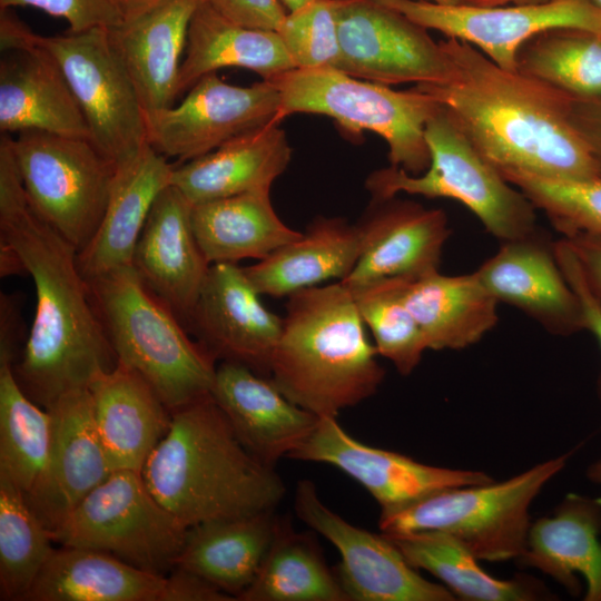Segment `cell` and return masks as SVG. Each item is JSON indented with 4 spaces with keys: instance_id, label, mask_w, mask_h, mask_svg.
Returning a JSON list of instances; mask_svg holds the SVG:
<instances>
[{
    "instance_id": "6da1fadb",
    "label": "cell",
    "mask_w": 601,
    "mask_h": 601,
    "mask_svg": "<svg viewBox=\"0 0 601 601\" xmlns=\"http://www.w3.org/2000/svg\"><path fill=\"white\" fill-rule=\"evenodd\" d=\"M0 137V240L21 258L36 288V312L14 366L17 381L49 408L63 394L88 388L117 356L77 265V249L31 207L11 147Z\"/></svg>"
},
{
    "instance_id": "7a4b0ae2",
    "label": "cell",
    "mask_w": 601,
    "mask_h": 601,
    "mask_svg": "<svg viewBox=\"0 0 601 601\" xmlns=\"http://www.w3.org/2000/svg\"><path fill=\"white\" fill-rule=\"evenodd\" d=\"M440 45L451 63L450 78L414 88L439 101L487 162L552 179L599 177L570 121L569 93L501 68L465 41L447 38Z\"/></svg>"
},
{
    "instance_id": "3957f363",
    "label": "cell",
    "mask_w": 601,
    "mask_h": 601,
    "mask_svg": "<svg viewBox=\"0 0 601 601\" xmlns=\"http://www.w3.org/2000/svg\"><path fill=\"white\" fill-rule=\"evenodd\" d=\"M140 473L186 528L273 511L286 493L274 467L240 443L211 395L171 412L167 433Z\"/></svg>"
},
{
    "instance_id": "277c9868",
    "label": "cell",
    "mask_w": 601,
    "mask_h": 601,
    "mask_svg": "<svg viewBox=\"0 0 601 601\" xmlns=\"http://www.w3.org/2000/svg\"><path fill=\"white\" fill-rule=\"evenodd\" d=\"M352 292L339 280L288 296L270 380L318 417L374 395L385 370L377 362Z\"/></svg>"
},
{
    "instance_id": "5b68a950",
    "label": "cell",
    "mask_w": 601,
    "mask_h": 601,
    "mask_svg": "<svg viewBox=\"0 0 601 601\" xmlns=\"http://www.w3.org/2000/svg\"><path fill=\"white\" fill-rule=\"evenodd\" d=\"M88 284L117 361L138 372L171 412L210 395L216 359L132 265Z\"/></svg>"
},
{
    "instance_id": "8992f818",
    "label": "cell",
    "mask_w": 601,
    "mask_h": 601,
    "mask_svg": "<svg viewBox=\"0 0 601 601\" xmlns=\"http://www.w3.org/2000/svg\"><path fill=\"white\" fill-rule=\"evenodd\" d=\"M268 81L280 96V121L293 114L324 115L352 138L364 131L381 136L388 146L391 166L411 175L428 168L425 126L441 108L433 96L414 87L394 90L332 67L295 68Z\"/></svg>"
},
{
    "instance_id": "52a82bcc",
    "label": "cell",
    "mask_w": 601,
    "mask_h": 601,
    "mask_svg": "<svg viewBox=\"0 0 601 601\" xmlns=\"http://www.w3.org/2000/svg\"><path fill=\"white\" fill-rule=\"evenodd\" d=\"M425 139L431 154L428 168L411 175L390 165L371 173L365 187L373 199L400 193L451 198L469 208L485 230L502 242L539 229L534 205L480 155L442 106L428 119Z\"/></svg>"
},
{
    "instance_id": "ba28073f",
    "label": "cell",
    "mask_w": 601,
    "mask_h": 601,
    "mask_svg": "<svg viewBox=\"0 0 601 601\" xmlns=\"http://www.w3.org/2000/svg\"><path fill=\"white\" fill-rule=\"evenodd\" d=\"M571 454L558 455L501 482L442 491L397 512L380 514V530L441 531L480 561L518 560L526 545L532 502L564 469Z\"/></svg>"
},
{
    "instance_id": "9c48e42d",
    "label": "cell",
    "mask_w": 601,
    "mask_h": 601,
    "mask_svg": "<svg viewBox=\"0 0 601 601\" xmlns=\"http://www.w3.org/2000/svg\"><path fill=\"white\" fill-rule=\"evenodd\" d=\"M11 147L31 207L81 250L104 217L116 166L89 138L26 130Z\"/></svg>"
},
{
    "instance_id": "30bf717a",
    "label": "cell",
    "mask_w": 601,
    "mask_h": 601,
    "mask_svg": "<svg viewBox=\"0 0 601 601\" xmlns=\"http://www.w3.org/2000/svg\"><path fill=\"white\" fill-rule=\"evenodd\" d=\"M187 529L156 500L140 472L118 470L49 533L60 545L102 551L165 575L175 568Z\"/></svg>"
},
{
    "instance_id": "8fae6325",
    "label": "cell",
    "mask_w": 601,
    "mask_h": 601,
    "mask_svg": "<svg viewBox=\"0 0 601 601\" xmlns=\"http://www.w3.org/2000/svg\"><path fill=\"white\" fill-rule=\"evenodd\" d=\"M24 37L21 49L32 43L56 60L82 111L90 140L116 168L148 145L145 111L109 28L49 37L29 29Z\"/></svg>"
},
{
    "instance_id": "7c38bea8",
    "label": "cell",
    "mask_w": 601,
    "mask_h": 601,
    "mask_svg": "<svg viewBox=\"0 0 601 601\" xmlns=\"http://www.w3.org/2000/svg\"><path fill=\"white\" fill-rule=\"evenodd\" d=\"M280 96L268 80L242 87L216 72L201 77L176 106L145 112L148 145L183 164L204 156L228 140L280 122Z\"/></svg>"
},
{
    "instance_id": "4fadbf2b",
    "label": "cell",
    "mask_w": 601,
    "mask_h": 601,
    "mask_svg": "<svg viewBox=\"0 0 601 601\" xmlns=\"http://www.w3.org/2000/svg\"><path fill=\"white\" fill-rule=\"evenodd\" d=\"M339 55L334 68L386 86L437 83L451 73L449 57L427 29L373 0H341Z\"/></svg>"
},
{
    "instance_id": "5bb4252c",
    "label": "cell",
    "mask_w": 601,
    "mask_h": 601,
    "mask_svg": "<svg viewBox=\"0 0 601 601\" xmlns=\"http://www.w3.org/2000/svg\"><path fill=\"white\" fill-rule=\"evenodd\" d=\"M425 29L465 41L503 69L518 70L519 49L550 29L573 28L601 35V8L592 0H550L505 7L440 4L426 0H373Z\"/></svg>"
},
{
    "instance_id": "9a60e30c",
    "label": "cell",
    "mask_w": 601,
    "mask_h": 601,
    "mask_svg": "<svg viewBox=\"0 0 601 601\" xmlns=\"http://www.w3.org/2000/svg\"><path fill=\"white\" fill-rule=\"evenodd\" d=\"M295 512L338 551L335 571L349 601H453L443 584L424 579L383 533L353 525L321 500L311 480L297 483Z\"/></svg>"
},
{
    "instance_id": "2e32d148",
    "label": "cell",
    "mask_w": 601,
    "mask_h": 601,
    "mask_svg": "<svg viewBox=\"0 0 601 601\" xmlns=\"http://www.w3.org/2000/svg\"><path fill=\"white\" fill-rule=\"evenodd\" d=\"M288 457L343 471L374 497L380 514L397 512L442 491L493 481L482 471L428 465L364 444L349 435L336 417H319L312 434Z\"/></svg>"
},
{
    "instance_id": "e0dca14e",
    "label": "cell",
    "mask_w": 601,
    "mask_h": 601,
    "mask_svg": "<svg viewBox=\"0 0 601 601\" xmlns=\"http://www.w3.org/2000/svg\"><path fill=\"white\" fill-rule=\"evenodd\" d=\"M259 296L243 267L211 264L185 327L216 361L237 363L269 377L283 318Z\"/></svg>"
},
{
    "instance_id": "ac0fdd59",
    "label": "cell",
    "mask_w": 601,
    "mask_h": 601,
    "mask_svg": "<svg viewBox=\"0 0 601 601\" xmlns=\"http://www.w3.org/2000/svg\"><path fill=\"white\" fill-rule=\"evenodd\" d=\"M47 410L52 421L48 460L40 477L24 495L50 532L112 470L96 427L89 388L68 392Z\"/></svg>"
},
{
    "instance_id": "d6986e66",
    "label": "cell",
    "mask_w": 601,
    "mask_h": 601,
    "mask_svg": "<svg viewBox=\"0 0 601 601\" xmlns=\"http://www.w3.org/2000/svg\"><path fill=\"white\" fill-rule=\"evenodd\" d=\"M475 273L499 303L518 308L548 333L571 336L585 329L581 303L556 260L554 242L539 229L503 242Z\"/></svg>"
},
{
    "instance_id": "ffe728a7",
    "label": "cell",
    "mask_w": 601,
    "mask_h": 601,
    "mask_svg": "<svg viewBox=\"0 0 601 601\" xmlns=\"http://www.w3.org/2000/svg\"><path fill=\"white\" fill-rule=\"evenodd\" d=\"M356 225L361 234L359 257L351 274L339 280L349 289L439 269L451 235L443 209L426 208L396 196L373 199Z\"/></svg>"
},
{
    "instance_id": "44dd1931",
    "label": "cell",
    "mask_w": 601,
    "mask_h": 601,
    "mask_svg": "<svg viewBox=\"0 0 601 601\" xmlns=\"http://www.w3.org/2000/svg\"><path fill=\"white\" fill-rule=\"evenodd\" d=\"M210 395L245 449L273 467L288 457L319 421L284 395L270 377L237 363L217 366Z\"/></svg>"
},
{
    "instance_id": "7402d4cb",
    "label": "cell",
    "mask_w": 601,
    "mask_h": 601,
    "mask_svg": "<svg viewBox=\"0 0 601 601\" xmlns=\"http://www.w3.org/2000/svg\"><path fill=\"white\" fill-rule=\"evenodd\" d=\"M132 266L185 326L210 264L193 230L191 204L171 185L160 191L149 211Z\"/></svg>"
},
{
    "instance_id": "603a6c76",
    "label": "cell",
    "mask_w": 601,
    "mask_h": 601,
    "mask_svg": "<svg viewBox=\"0 0 601 601\" xmlns=\"http://www.w3.org/2000/svg\"><path fill=\"white\" fill-rule=\"evenodd\" d=\"M40 130L90 139L70 85L56 60L32 43L0 60V132Z\"/></svg>"
},
{
    "instance_id": "cb8c5ba5",
    "label": "cell",
    "mask_w": 601,
    "mask_h": 601,
    "mask_svg": "<svg viewBox=\"0 0 601 601\" xmlns=\"http://www.w3.org/2000/svg\"><path fill=\"white\" fill-rule=\"evenodd\" d=\"M88 388L111 470L141 472L169 428L171 411L138 372L121 362L96 376Z\"/></svg>"
},
{
    "instance_id": "d4e9b609",
    "label": "cell",
    "mask_w": 601,
    "mask_h": 601,
    "mask_svg": "<svg viewBox=\"0 0 601 601\" xmlns=\"http://www.w3.org/2000/svg\"><path fill=\"white\" fill-rule=\"evenodd\" d=\"M173 169L149 145L117 167L104 217L90 242L77 253L78 268L87 282L132 265L149 211L170 185Z\"/></svg>"
},
{
    "instance_id": "484cf974",
    "label": "cell",
    "mask_w": 601,
    "mask_h": 601,
    "mask_svg": "<svg viewBox=\"0 0 601 601\" xmlns=\"http://www.w3.org/2000/svg\"><path fill=\"white\" fill-rule=\"evenodd\" d=\"M270 122L242 134L215 150L174 166L170 185L191 204L252 191H270L287 168L292 148Z\"/></svg>"
},
{
    "instance_id": "4316f807",
    "label": "cell",
    "mask_w": 601,
    "mask_h": 601,
    "mask_svg": "<svg viewBox=\"0 0 601 601\" xmlns=\"http://www.w3.org/2000/svg\"><path fill=\"white\" fill-rule=\"evenodd\" d=\"M201 0H169L109 29L145 112L173 106L190 20Z\"/></svg>"
},
{
    "instance_id": "83f0119b",
    "label": "cell",
    "mask_w": 601,
    "mask_h": 601,
    "mask_svg": "<svg viewBox=\"0 0 601 601\" xmlns=\"http://www.w3.org/2000/svg\"><path fill=\"white\" fill-rule=\"evenodd\" d=\"M601 499L570 493L551 515L531 523L518 561L579 594L577 573L587 584L584 600L601 601Z\"/></svg>"
},
{
    "instance_id": "f1b7e54d",
    "label": "cell",
    "mask_w": 601,
    "mask_h": 601,
    "mask_svg": "<svg viewBox=\"0 0 601 601\" xmlns=\"http://www.w3.org/2000/svg\"><path fill=\"white\" fill-rule=\"evenodd\" d=\"M359 253L357 225L341 217H317L300 237L243 268L260 295L288 297L324 282L345 279Z\"/></svg>"
},
{
    "instance_id": "f546056e",
    "label": "cell",
    "mask_w": 601,
    "mask_h": 601,
    "mask_svg": "<svg viewBox=\"0 0 601 601\" xmlns=\"http://www.w3.org/2000/svg\"><path fill=\"white\" fill-rule=\"evenodd\" d=\"M400 280L403 298L421 326L428 349L469 347L499 321V302L475 272L444 275L436 269Z\"/></svg>"
},
{
    "instance_id": "4dcf8cb0",
    "label": "cell",
    "mask_w": 601,
    "mask_h": 601,
    "mask_svg": "<svg viewBox=\"0 0 601 601\" xmlns=\"http://www.w3.org/2000/svg\"><path fill=\"white\" fill-rule=\"evenodd\" d=\"M274 511L188 528L175 568L200 577L238 600L253 583L270 546L278 521Z\"/></svg>"
},
{
    "instance_id": "1f68e13d",
    "label": "cell",
    "mask_w": 601,
    "mask_h": 601,
    "mask_svg": "<svg viewBox=\"0 0 601 601\" xmlns=\"http://www.w3.org/2000/svg\"><path fill=\"white\" fill-rule=\"evenodd\" d=\"M166 577L93 549H55L22 601H160Z\"/></svg>"
},
{
    "instance_id": "d6a6232c",
    "label": "cell",
    "mask_w": 601,
    "mask_h": 601,
    "mask_svg": "<svg viewBox=\"0 0 601 601\" xmlns=\"http://www.w3.org/2000/svg\"><path fill=\"white\" fill-rule=\"evenodd\" d=\"M191 226L208 263L260 260L303 233L276 214L269 191H252L191 205Z\"/></svg>"
},
{
    "instance_id": "836d02e7",
    "label": "cell",
    "mask_w": 601,
    "mask_h": 601,
    "mask_svg": "<svg viewBox=\"0 0 601 601\" xmlns=\"http://www.w3.org/2000/svg\"><path fill=\"white\" fill-rule=\"evenodd\" d=\"M228 67L249 69L263 80L295 69L277 31L237 26L201 0L188 28L178 95L201 77Z\"/></svg>"
},
{
    "instance_id": "e575fe53",
    "label": "cell",
    "mask_w": 601,
    "mask_h": 601,
    "mask_svg": "<svg viewBox=\"0 0 601 601\" xmlns=\"http://www.w3.org/2000/svg\"><path fill=\"white\" fill-rule=\"evenodd\" d=\"M384 534L413 568L437 578L456 599L533 601L552 598L542 582L532 577L522 574L502 580L490 575L480 566V560L447 533L417 531Z\"/></svg>"
},
{
    "instance_id": "d590c367",
    "label": "cell",
    "mask_w": 601,
    "mask_h": 601,
    "mask_svg": "<svg viewBox=\"0 0 601 601\" xmlns=\"http://www.w3.org/2000/svg\"><path fill=\"white\" fill-rule=\"evenodd\" d=\"M17 335L0 332V475L27 494L45 470L52 437L50 412L33 402L13 372Z\"/></svg>"
},
{
    "instance_id": "8d00e7d4",
    "label": "cell",
    "mask_w": 601,
    "mask_h": 601,
    "mask_svg": "<svg viewBox=\"0 0 601 601\" xmlns=\"http://www.w3.org/2000/svg\"><path fill=\"white\" fill-rule=\"evenodd\" d=\"M242 601H349L319 545L278 519L276 531Z\"/></svg>"
},
{
    "instance_id": "74e56055",
    "label": "cell",
    "mask_w": 601,
    "mask_h": 601,
    "mask_svg": "<svg viewBox=\"0 0 601 601\" xmlns=\"http://www.w3.org/2000/svg\"><path fill=\"white\" fill-rule=\"evenodd\" d=\"M518 70L575 98L601 97V35L573 28L541 32L519 49Z\"/></svg>"
},
{
    "instance_id": "f35d334b",
    "label": "cell",
    "mask_w": 601,
    "mask_h": 601,
    "mask_svg": "<svg viewBox=\"0 0 601 601\" xmlns=\"http://www.w3.org/2000/svg\"><path fill=\"white\" fill-rule=\"evenodd\" d=\"M24 493L0 475V599L22 601L55 550Z\"/></svg>"
},
{
    "instance_id": "ab89813d",
    "label": "cell",
    "mask_w": 601,
    "mask_h": 601,
    "mask_svg": "<svg viewBox=\"0 0 601 601\" xmlns=\"http://www.w3.org/2000/svg\"><path fill=\"white\" fill-rule=\"evenodd\" d=\"M349 290L365 326L372 332L377 354L388 359L401 375H410L428 346L403 298L400 277Z\"/></svg>"
},
{
    "instance_id": "60d3db41",
    "label": "cell",
    "mask_w": 601,
    "mask_h": 601,
    "mask_svg": "<svg viewBox=\"0 0 601 601\" xmlns=\"http://www.w3.org/2000/svg\"><path fill=\"white\" fill-rule=\"evenodd\" d=\"M542 210L562 237L574 233L601 235V177L563 180L520 170H497Z\"/></svg>"
},
{
    "instance_id": "b9f144b4",
    "label": "cell",
    "mask_w": 601,
    "mask_h": 601,
    "mask_svg": "<svg viewBox=\"0 0 601 601\" xmlns=\"http://www.w3.org/2000/svg\"><path fill=\"white\" fill-rule=\"evenodd\" d=\"M339 1L315 0L287 13L277 32L295 68L335 67L339 55Z\"/></svg>"
},
{
    "instance_id": "7bdbcfd3",
    "label": "cell",
    "mask_w": 601,
    "mask_h": 601,
    "mask_svg": "<svg viewBox=\"0 0 601 601\" xmlns=\"http://www.w3.org/2000/svg\"><path fill=\"white\" fill-rule=\"evenodd\" d=\"M27 6L65 19L69 23V32L110 29L124 23L114 0H0V9Z\"/></svg>"
},
{
    "instance_id": "ee69618b",
    "label": "cell",
    "mask_w": 601,
    "mask_h": 601,
    "mask_svg": "<svg viewBox=\"0 0 601 601\" xmlns=\"http://www.w3.org/2000/svg\"><path fill=\"white\" fill-rule=\"evenodd\" d=\"M554 253L566 280L581 303L585 329L594 335L601 347V304L591 293L577 256L565 238L554 242ZM597 392L601 400V373L597 382Z\"/></svg>"
},
{
    "instance_id": "f6af8a7d",
    "label": "cell",
    "mask_w": 601,
    "mask_h": 601,
    "mask_svg": "<svg viewBox=\"0 0 601 601\" xmlns=\"http://www.w3.org/2000/svg\"><path fill=\"white\" fill-rule=\"evenodd\" d=\"M228 21L249 29L277 31L287 13L279 0H206Z\"/></svg>"
},
{
    "instance_id": "bcb514c9",
    "label": "cell",
    "mask_w": 601,
    "mask_h": 601,
    "mask_svg": "<svg viewBox=\"0 0 601 601\" xmlns=\"http://www.w3.org/2000/svg\"><path fill=\"white\" fill-rule=\"evenodd\" d=\"M569 118L587 145L601 177V97L584 99L571 96Z\"/></svg>"
},
{
    "instance_id": "7dc6e473",
    "label": "cell",
    "mask_w": 601,
    "mask_h": 601,
    "mask_svg": "<svg viewBox=\"0 0 601 601\" xmlns=\"http://www.w3.org/2000/svg\"><path fill=\"white\" fill-rule=\"evenodd\" d=\"M231 595L223 592L200 577L174 568L166 577L160 601H230Z\"/></svg>"
},
{
    "instance_id": "c3c4849f",
    "label": "cell",
    "mask_w": 601,
    "mask_h": 601,
    "mask_svg": "<svg viewBox=\"0 0 601 601\" xmlns=\"http://www.w3.org/2000/svg\"><path fill=\"white\" fill-rule=\"evenodd\" d=\"M563 238L574 252L591 293L601 304V235L579 231Z\"/></svg>"
},
{
    "instance_id": "681fc988",
    "label": "cell",
    "mask_w": 601,
    "mask_h": 601,
    "mask_svg": "<svg viewBox=\"0 0 601 601\" xmlns=\"http://www.w3.org/2000/svg\"><path fill=\"white\" fill-rule=\"evenodd\" d=\"M125 21L136 19L169 0H114Z\"/></svg>"
},
{
    "instance_id": "f907efd6",
    "label": "cell",
    "mask_w": 601,
    "mask_h": 601,
    "mask_svg": "<svg viewBox=\"0 0 601 601\" xmlns=\"http://www.w3.org/2000/svg\"><path fill=\"white\" fill-rule=\"evenodd\" d=\"M27 273L17 252L6 242L0 240V275L9 276Z\"/></svg>"
},
{
    "instance_id": "816d5d0a",
    "label": "cell",
    "mask_w": 601,
    "mask_h": 601,
    "mask_svg": "<svg viewBox=\"0 0 601 601\" xmlns=\"http://www.w3.org/2000/svg\"><path fill=\"white\" fill-rule=\"evenodd\" d=\"M550 0H464V4L475 7H505V6H519L529 3H541Z\"/></svg>"
},
{
    "instance_id": "f5cc1de1",
    "label": "cell",
    "mask_w": 601,
    "mask_h": 601,
    "mask_svg": "<svg viewBox=\"0 0 601 601\" xmlns=\"http://www.w3.org/2000/svg\"><path fill=\"white\" fill-rule=\"evenodd\" d=\"M587 476L592 483L601 485V455L590 464Z\"/></svg>"
},
{
    "instance_id": "db71d44e",
    "label": "cell",
    "mask_w": 601,
    "mask_h": 601,
    "mask_svg": "<svg viewBox=\"0 0 601 601\" xmlns=\"http://www.w3.org/2000/svg\"><path fill=\"white\" fill-rule=\"evenodd\" d=\"M289 12L296 11L315 0H282Z\"/></svg>"
},
{
    "instance_id": "11a10c76",
    "label": "cell",
    "mask_w": 601,
    "mask_h": 601,
    "mask_svg": "<svg viewBox=\"0 0 601 601\" xmlns=\"http://www.w3.org/2000/svg\"><path fill=\"white\" fill-rule=\"evenodd\" d=\"M440 4H464V0H426Z\"/></svg>"
},
{
    "instance_id": "9f6ffc18",
    "label": "cell",
    "mask_w": 601,
    "mask_h": 601,
    "mask_svg": "<svg viewBox=\"0 0 601 601\" xmlns=\"http://www.w3.org/2000/svg\"><path fill=\"white\" fill-rule=\"evenodd\" d=\"M598 7L601 8V0H592Z\"/></svg>"
}]
</instances>
